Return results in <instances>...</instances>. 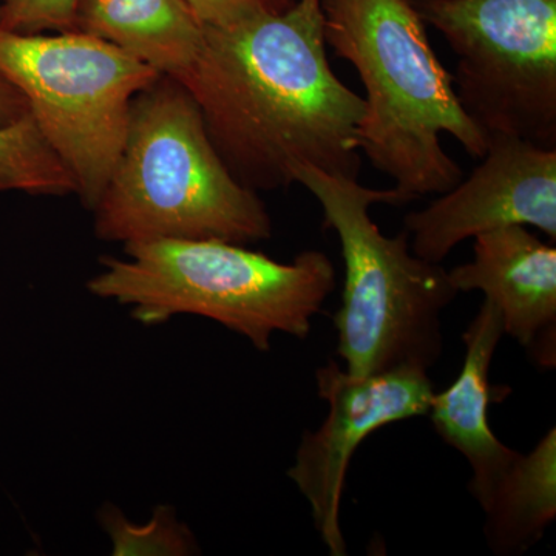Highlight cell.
I'll return each mask as SVG.
<instances>
[{"label":"cell","instance_id":"6da1fadb","mask_svg":"<svg viewBox=\"0 0 556 556\" xmlns=\"http://www.w3.org/2000/svg\"><path fill=\"white\" fill-rule=\"evenodd\" d=\"M203 28L199 56L177 83L244 188H288L299 166L358 177L365 100L332 72L320 0Z\"/></svg>","mask_w":556,"mask_h":556},{"label":"cell","instance_id":"7a4b0ae2","mask_svg":"<svg viewBox=\"0 0 556 556\" xmlns=\"http://www.w3.org/2000/svg\"><path fill=\"white\" fill-rule=\"evenodd\" d=\"M325 40L367 90L358 152L413 200L445 193L463 170L441 144L452 135L471 159L489 141L457 100L409 0H320Z\"/></svg>","mask_w":556,"mask_h":556},{"label":"cell","instance_id":"3957f363","mask_svg":"<svg viewBox=\"0 0 556 556\" xmlns=\"http://www.w3.org/2000/svg\"><path fill=\"white\" fill-rule=\"evenodd\" d=\"M94 233L126 244L166 240H269L257 192L230 174L188 90L160 76L131 105L115 169L93 208Z\"/></svg>","mask_w":556,"mask_h":556},{"label":"cell","instance_id":"277c9868","mask_svg":"<svg viewBox=\"0 0 556 556\" xmlns=\"http://www.w3.org/2000/svg\"><path fill=\"white\" fill-rule=\"evenodd\" d=\"M124 254L101 260L90 294L127 306L139 324L208 318L262 353L277 332L308 338L336 288L334 265L318 251L281 263L229 241L166 240L126 244Z\"/></svg>","mask_w":556,"mask_h":556},{"label":"cell","instance_id":"5b68a950","mask_svg":"<svg viewBox=\"0 0 556 556\" xmlns=\"http://www.w3.org/2000/svg\"><path fill=\"white\" fill-rule=\"evenodd\" d=\"M294 182L324 208L345 262L342 306L334 316L338 354L351 376L396 368L430 371L444 351L442 313L457 291L441 263L417 257L407 230L387 237L369 217L375 204L415 201L396 188H364L357 178L299 166Z\"/></svg>","mask_w":556,"mask_h":556},{"label":"cell","instance_id":"8992f818","mask_svg":"<svg viewBox=\"0 0 556 556\" xmlns=\"http://www.w3.org/2000/svg\"><path fill=\"white\" fill-rule=\"evenodd\" d=\"M0 73L24 94L76 193L93 211L126 141L135 98L163 75L79 30H0Z\"/></svg>","mask_w":556,"mask_h":556},{"label":"cell","instance_id":"52a82bcc","mask_svg":"<svg viewBox=\"0 0 556 556\" xmlns=\"http://www.w3.org/2000/svg\"><path fill=\"white\" fill-rule=\"evenodd\" d=\"M457 58L456 97L486 141L556 149V0H409Z\"/></svg>","mask_w":556,"mask_h":556},{"label":"cell","instance_id":"ba28073f","mask_svg":"<svg viewBox=\"0 0 556 556\" xmlns=\"http://www.w3.org/2000/svg\"><path fill=\"white\" fill-rule=\"evenodd\" d=\"M317 393L328 405L318 430H306L288 477L308 501L314 527L332 556H345L340 506L358 445L390 424L427 416L434 388L428 371L396 368L356 378L338 362L317 369Z\"/></svg>","mask_w":556,"mask_h":556},{"label":"cell","instance_id":"9c48e42d","mask_svg":"<svg viewBox=\"0 0 556 556\" xmlns=\"http://www.w3.org/2000/svg\"><path fill=\"white\" fill-rule=\"evenodd\" d=\"M481 160L470 177L405 217L417 257L442 263L460 241L514 225L556 241V149L495 135Z\"/></svg>","mask_w":556,"mask_h":556},{"label":"cell","instance_id":"30bf717a","mask_svg":"<svg viewBox=\"0 0 556 556\" xmlns=\"http://www.w3.org/2000/svg\"><path fill=\"white\" fill-rule=\"evenodd\" d=\"M457 292L481 291L503 317L504 332L538 367L556 365V249L527 226L475 237L473 260L448 270Z\"/></svg>","mask_w":556,"mask_h":556},{"label":"cell","instance_id":"8fae6325","mask_svg":"<svg viewBox=\"0 0 556 556\" xmlns=\"http://www.w3.org/2000/svg\"><path fill=\"white\" fill-rule=\"evenodd\" d=\"M504 334L500 311L484 300L463 336V368L447 390L433 394L427 415L439 437L470 464L468 490L481 507L521 455L501 442L490 426V405L497 401L493 394L501 390L490 383V368Z\"/></svg>","mask_w":556,"mask_h":556},{"label":"cell","instance_id":"7c38bea8","mask_svg":"<svg viewBox=\"0 0 556 556\" xmlns=\"http://www.w3.org/2000/svg\"><path fill=\"white\" fill-rule=\"evenodd\" d=\"M73 30L108 40L175 80L192 67L204 40L185 0H79Z\"/></svg>","mask_w":556,"mask_h":556},{"label":"cell","instance_id":"4fadbf2b","mask_svg":"<svg viewBox=\"0 0 556 556\" xmlns=\"http://www.w3.org/2000/svg\"><path fill=\"white\" fill-rule=\"evenodd\" d=\"M481 508L485 541L493 554L517 556L535 546L556 517L555 428L532 452L519 455Z\"/></svg>","mask_w":556,"mask_h":556},{"label":"cell","instance_id":"5bb4252c","mask_svg":"<svg viewBox=\"0 0 556 556\" xmlns=\"http://www.w3.org/2000/svg\"><path fill=\"white\" fill-rule=\"evenodd\" d=\"M76 193V182L30 113L0 124V192Z\"/></svg>","mask_w":556,"mask_h":556},{"label":"cell","instance_id":"9a60e30c","mask_svg":"<svg viewBox=\"0 0 556 556\" xmlns=\"http://www.w3.org/2000/svg\"><path fill=\"white\" fill-rule=\"evenodd\" d=\"M100 525L112 543V555L188 556L199 554V544L177 511L159 506L149 521L137 525L118 507L105 504L98 514Z\"/></svg>","mask_w":556,"mask_h":556},{"label":"cell","instance_id":"2e32d148","mask_svg":"<svg viewBox=\"0 0 556 556\" xmlns=\"http://www.w3.org/2000/svg\"><path fill=\"white\" fill-rule=\"evenodd\" d=\"M79 0H0V30L67 31L75 28Z\"/></svg>","mask_w":556,"mask_h":556},{"label":"cell","instance_id":"e0dca14e","mask_svg":"<svg viewBox=\"0 0 556 556\" xmlns=\"http://www.w3.org/2000/svg\"><path fill=\"white\" fill-rule=\"evenodd\" d=\"M203 27L223 28L287 10L294 0H185Z\"/></svg>","mask_w":556,"mask_h":556},{"label":"cell","instance_id":"ac0fdd59","mask_svg":"<svg viewBox=\"0 0 556 556\" xmlns=\"http://www.w3.org/2000/svg\"><path fill=\"white\" fill-rule=\"evenodd\" d=\"M27 113L28 105L24 94L0 73V124H9Z\"/></svg>","mask_w":556,"mask_h":556}]
</instances>
